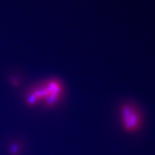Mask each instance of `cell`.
Listing matches in <instances>:
<instances>
[{
    "mask_svg": "<svg viewBox=\"0 0 155 155\" xmlns=\"http://www.w3.org/2000/svg\"><path fill=\"white\" fill-rule=\"evenodd\" d=\"M64 87L61 81L57 79H50L40 83L28 93L26 102L31 106L39 104L54 105L61 99Z\"/></svg>",
    "mask_w": 155,
    "mask_h": 155,
    "instance_id": "cell-1",
    "label": "cell"
},
{
    "mask_svg": "<svg viewBox=\"0 0 155 155\" xmlns=\"http://www.w3.org/2000/svg\"><path fill=\"white\" fill-rule=\"evenodd\" d=\"M119 116L123 130L128 134L137 133L144 125V114L139 106L132 101L122 102Z\"/></svg>",
    "mask_w": 155,
    "mask_h": 155,
    "instance_id": "cell-2",
    "label": "cell"
}]
</instances>
